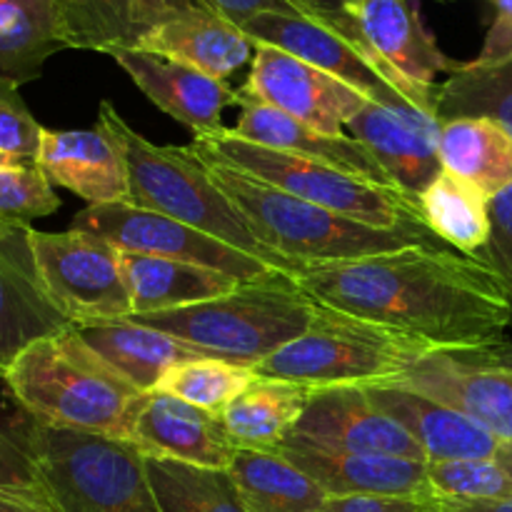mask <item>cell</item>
<instances>
[{"mask_svg":"<svg viewBox=\"0 0 512 512\" xmlns=\"http://www.w3.org/2000/svg\"><path fill=\"white\" fill-rule=\"evenodd\" d=\"M300 293L323 308L393 330L430 350L505 343L512 310L498 273L480 255L415 248L343 263L298 265Z\"/></svg>","mask_w":512,"mask_h":512,"instance_id":"6da1fadb","label":"cell"},{"mask_svg":"<svg viewBox=\"0 0 512 512\" xmlns=\"http://www.w3.org/2000/svg\"><path fill=\"white\" fill-rule=\"evenodd\" d=\"M0 380L20 410L38 423L125 440L148 398L110 368L75 328L35 340Z\"/></svg>","mask_w":512,"mask_h":512,"instance_id":"7a4b0ae2","label":"cell"},{"mask_svg":"<svg viewBox=\"0 0 512 512\" xmlns=\"http://www.w3.org/2000/svg\"><path fill=\"white\" fill-rule=\"evenodd\" d=\"M198 158L208 165L223 193L238 205L255 235L295 268L310 263L360 260L415 245L445 248L443 240L430 228H378L360 223L273 188L215 155L198 153Z\"/></svg>","mask_w":512,"mask_h":512,"instance_id":"3957f363","label":"cell"},{"mask_svg":"<svg viewBox=\"0 0 512 512\" xmlns=\"http://www.w3.org/2000/svg\"><path fill=\"white\" fill-rule=\"evenodd\" d=\"M98 125L115 140L125 160L130 203L198 228L293 278L295 265L280 258L255 235L238 205L223 193L208 165L190 145H155L130 128L123 115L105 100Z\"/></svg>","mask_w":512,"mask_h":512,"instance_id":"277c9868","label":"cell"},{"mask_svg":"<svg viewBox=\"0 0 512 512\" xmlns=\"http://www.w3.org/2000/svg\"><path fill=\"white\" fill-rule=\"evenodd\" d=\"M318 305L300 293L293 278L243 283L233 293L188 308L135 315L133 320L165 330L208 358L255 370L313 325Z\"/></svg>","mask_w":512,"mask_h":512,"instance_id":"5b68a950","label":"cell"},{"mask_svg":"<svg viewBox=\"0 0 512 512\" xmlns=\"http://www.w3.org/2000/svg\"><path fill=\"white\" fill-rule=\"evenodd\" d=\"M10 433L35 460L58 512H163L148 478V455L133 440L53 428L33 418Z\"/></svg>","mask_w":512,"mask_h":512,"instance_id":"8992f818","label":"cell"},{"mask_svg":"<svg viewBox=\"0 0 512 512\" xmlns=\"http://www.w3.org/2000/svg\"><path fill=\"white\" fill-rule=\"evenodd\" d=\"M318 305V303H315ZM428 345L393 330L318 305L313 325L253 370L258 378H278L313 393L330 388L393 385Z\"/></svg>","mask_w":512,"mask_h":512,"instance_id":"52a82bcc","label":"cell"},{"mask_svg":"<svg viewBox=\"0 0 512 512\" xmlns=\"http://www.w3.org/2000/svg\"><path fill=\"white\" fill-rule=\"evenodd\" d=\"M190 148L215 155L273 188L285 190L308 203L323 205L345 218L378 228H428L418 200L405 195L403 190L345 173L318 160L250 143L238 138L230 128L195 135Z\"/></svg>","mask_w":512,"mask_h":512,"instance_id":"ba28073f","label":"cell"},{"mask_svg":"<svg viewBox=\"0 0 512 512\" xmlns=\"http://www.w3.org/2000/svg\"><path fill=\"white\" fill-rule=\"evenodd\" d=\"M35 268L50 300L73 328L133 318L123 253L103 238L65 230H28Z\"/></svg>","mask_w":512,"mask_h":512,"instance_id":"9c48e42d","label":"cell"},{"mask_svg":"<svg viewBox=\"0 0 512 512\" xmlns=\"http://www.w3.org/2000/svg\"><path fill=\"white\" fill-rule=\"evenodd\" d=\"M70 228L103 238L120 253L183 260V263L218 270L240 283H263V280L285 275L283 270L253 258L203 230L190 228V225L155 213V210L140 208L130 200L128 203L85 205L80 213H75Z\"/></svg>","mask_w":512,"mask_h":512,"instance_id":"30bf717a","label":"cell"},{"mask_svg":"<svg viewBox=\"0 0 512 512\" xmlns=\"http://www.w3.org/2000/svg\"><path fill=\"white\" fill-rule=\"evenodd\" d=\"M345 13L365 50L383 65L410 103L435 118V78L450 75L460 63L440 50L418 0H350Z\"/></svg>","mask_w":512,"mask_h":512,"instance_id":"8fae6325","label":"cell"},{"mask_svg":"<svg viewBox=\"0 0 512 512\" xmlns=\"http://www.w3.org/2000/svg\"><path fill=\"white\" fill-rule=\"evenodd\" d=\"M243 33L253 40V45H273L325 70L373 103L388 108H415L408 95L395 85V80L363 45L318 20L305 15L263 13L248 20Z\"/></svg>","mask_w":512,"mask_h":512,"instance_id":"7c38bea8","label":"cell"},{"mask_svg":"<svg viewBox=\"0 0 512 512\" xmlns=\"http://www.w3.org/2000/svg\"><path fill=\"white\" fill-rule=\"evenodd\" d=\"M240 90L330 135H343V128H348L365 103H373L325 70L260 43L255 45L250 75Z\"/></svg>","mask_w":512,"mask_h":512,"instance_id":"4fadbf2b","label":"cell"},{"mask_svg":"<svg viewBox=\"0 0 512 512\" xmlns=\"http://www.w3.org/2000/svg\"><path fill=\"white\" fill-rule=\"evenodd\" d=\"M393 385L458 410L503 443L512 440V370L508 368L483 363L468 353L435 350L415 360Z\"/></svg>","mask_w":512,"mask_h":512,"instance_id":"5bb4252c","label":"cell"},{"mask_svg":"<svg viewBox=\"0 0 512 512\" xmlns=\"http://www.w3.org/2000/svg\"><path fill=\"white\" fill-rule=\"evenodd\" d=\"M290 438L350 453L395 455L428 463L413 438L370 400L365 388H330L310 395Z\"/></svg>","mask_w":512,"mask_h":512,"instance_id":"9a60e30c","label":"cell"},{"mask_svg":"<svg viewBox=\"0 0 512 512\" xmlns=\"http://www.w3.org/2000/svg\"><path fill=\"white\" fill-rule=\"evenodd\" d=\"M353 135L375 160L390 183L418 200L443 173L438 155L440 123L418 108H388L365 103L348 123Z\"/></svg>","mask_w":512,"mask_h":512,"instance_id":"2e32d148","label":"cell"},{"mask_svg":"<svg viewBox=\"0 0 512 512\" xmlns=\"http://www.w3.org/2000/svg\"><path fill=\"white\" fill-rule=\"evenodd\" d=\"M28 230L0 225V378L35 340L73 328L40 280Z\"/></svg>","mask_w":512,"mask_h":512,"instance_id":"e0dca14e","label":"cell"},{"mask_svg":"<svg viewBox=\"0 0 512 512\" xmlns=\"http://www.w3.org/2000/svg\"><path fill=\"white\" fill-rule=\"evenodd\" d=\"M110 58L130 75L150 103L193 130V135L223 130V113L230 105H238V90L230 88L228 80L213 78L180 60L140 48L115 50Z\"/></svg>","mask_w":512,"mask_h":512,"instance_id":"ac0fdd59","label":"cell"},{"mask_svg":"<svg viewBox=\"0 0 512 512\" xmlns=\"http://www.w3.org/2000/svg\"><path fill=\"white\" fill-rule=\"evenodd\" d=\"M280 453L293 460L330 495H395L438 503L428 480V463L395 455L350 453L328 445L285 438Z\"/></svg>","mask_w":512,"mask_h":512,"instance_id":"d6986e66","label":"cell"},{"mask_svg":"<svg viewBox=\"0 0 512 512\" xmlns=\"http://www.w3.org/2000/svg\"><path fill=\"white\" fill-rule=\"evenodd\" d=\"M35 165L53 188L70 190L88 205L130 200L125 160L100 125L85 130L43 128Z\"/></svg>","mask_w":512,"mask_h":512,"instance_id":"ffe728a7","label":"cell"},{"mask_svg":"<svg viewBox=\"0 0 512 512\" xmlns=\"http://www.w3.org/2000/svg\"><path fill=\"white\" fill-rule=\"evenodd\" d=\"M130 440L148 458L228 470L235 445L220 415L163 393H148Z\"/></svg>","mask_w":512,"mask_h":512,"instance_id":"44dd1931","label":"cell"},{"mask_svg":"<svg viewBox=\"0 0 512 512\" xmlns=\"http://www.w3.org/2000/svg\"><path fill=\"white\" fill-rule=\"evenodd\" d=\"M238 108L240 118L233 130L238 138L250 140V143L265 145V148L283 150V153L300 155V158L318 160V163L333 165V168L345 170V173L360 175V178L375 180L395 188L385 170L380 168L378 160L353 138V135H330L323 130H315L300 120L290 118L283 110L253 98V95L238 90Z\"/></svg>","mask_w":512,"mask_h":512,"instance_id":"7402d4cb","label":"cell"},{"mask_svg":"<svg viewBox=\"0 0 512 512\" xmlns=\"http://www.w3.org/2000/svg\"><path fill=\"white\" fill-rule=\"evenodd\" d=\"M365 393L418 443L428 463L495 458L503 443L458 410L403 385H373Z\"/></svg>","mask_w":512,"mask_h":512,"instance_id":"603a6c76","label":"cell"},{"mask_svg":"<svg viewBox=\"0 0 512 512\" xmlns=\"http://www.w3.org/2000/svg\"><path fill=\"white\" fill-rule=\"evenodd\" d=\"M68 48L115 50L140 48L145 38L180 10L200 0H53Z\"/></svg>","mask_w":512,"mask_h":512,"instance_id":"cb8c5ba5","label":"cell"},{"mask_svg":"<svg viewBox=\"0 0 512 512\" xmlns=\"http://www.w3.org/2000/svg\"><path fill=\"white\" fill-rule=\"evenodd\" d=\"M140 50L180 60L213 78L228 80L253 60L255 45L243 28L205 8L203 3H195L160 23L140 43Z\"/></svg>","mask_w":512,"mask_h":512,"instance_id":"d4e9b609","label":"cell"},{"mask_svg":"<svg viewBox=\"0 0 512 512\" xmlns=\"http://www.w3.org/2000/svg\"><path fill=\"white\" fill-rule=\"evenodd\" d=\"M75 330L110 368L118 370L140 393H153L165 373L173 370L175 365L208 358L175 335L150 328L133 318L85 325V328Z\"/></svg>","mask_w":512,"mask_h":512,"instance_id":"484cf974","label":"cell"},{"mask_svg":"<svg viewBox=\"0 0 512 512\" xmlns=\"http://www.w3.org/2000/svg\"><path fill=\"white\" fill-rule=\"evenodd\" d=\"M123 273L133 303V318L205 303L243 285L203 265L138 253H123Z\"/></svg>","mask_w":512,"mask_h":512,"instance_id":"4316f807","label":"cell"},{"mask_svg":"<svg viewBox=\"0 0 512 512\" xmlns=\"http://www.w3.org/2000/svg\"><path fill=\"white\" fill-rule=\"evenodd\" d=\"M440 165L490 200L512 185V133L490 118L440 123Z\"/></svg>","mask_w":512,"mask_h":512,"instance_id":"83f0119b","label":"cell"},{"mask_svg":"<svg viewBox=\"0 0 512 512\" xmlns=\"http://www.w3.org/2000/svg\"><path fill=\"white\" fill-rule=\"evenodd\" d=\"M313 390L278 378H258L220 413L235 448L278 450L300 420Z\"/></svg>","mask_w":512,"mask_h":512,"instance_id":"f1b7e54d","label":"cell"},{"mask_svg":"<svg viewBox=\"0 0 512 512\" xmlns=\"http://www.w3.org/2000/svg\"><path fill=\"white\" fill-rule=\"evenodd\" d=\"M228 473L250 512H318L328 493L280 450H235Z\"/></svg>","mask_w":512,"mask_h":512,"instance_id":"f546056e","label":"cell"},{"mask_svg":"<svg viewBox=\"0 0 512 512\" xmlns=\"http://www.w3.org/2000/svg\"><path fill=\"white\" fill-rule=\"evenodd\" d=\"M63 48L68 45L53 0H0V80L18 88L33 83Z\"/></svg>","mask_w":512,"mask_h":512,"instance_id":"4dcf8cb0","label":"cell"},{"mask_svg":"<svg viewBox=\"0 0 512 512\" xmlns=\"http://www.w3.org/2000/svg\"><path fill=\"white\" fill-rule=\"evenodd\" d=\"M425 225L465 255H480L490 238V198L458 175L443 173L418 198Z\"/></svg>","mask_w":512,"mask_h":512,"instance_id":"1f68e13d","label":"cell"},{"mask_svg":"<svg viewBox=\"0 0 512 512\" xmlns=\"http://www.w3.org/2000/svg\"><path fill=\"white\" fill-rule=\"evenodd\" d=\"M438 123L455 118H490L512 133V58L500 63H460L435 88Z\"/></svg>","mask_w":512,"mask_h":512,"instance_id":"d6a6232c","label":"cell"},{"mask_svg":"<svg viewBox=\"0 0 512 512\" xmlns=\"http://www.w3.org/2000/svg\"><path fill=\"white\" fill-rule=\"evenodd\" d=\"M148 478L163 512H250L228 470L148 458Z\"/></svg>","mask_w":512,"mask_h":512,"instance_id":"836d02e7","label":"cell"},{"mask_svg":"<svg viewBox=\"0 0 512 512\" xmlns=\"http://www.w3.org/2000/svg\"><path fill=\"white\" fill-rule=\"evenodd\" d=\"M253 380L255 373L250 368H240L218 358H198L168 370L153 393L173 395L220 415Z\"/></svg>","mask_w":512,"mask_h":512,"instance_id":"e575fe53","label":"cell"},{"mask_svg":"<svg viewBox=\"0 0 512 512\" xmlns=\"http://www.w3.org/2000/svg\"><path fill=\"white\" fill-rule=\"evenodd\" d=\"M428 480L440 500H512V478L495 458L428 463Z\"/></svg>","mask_w":512,"mask_h":512,"instance_id":"d590c367","label":"cell"},{"mask_svg":"<svg viewBox=\"0 0 512 512\" xmlns=\"http://www.w3.org/2000/svg\"><path fill=\"white\" fill-rule=\"evenodd\" d=\"M58 208V193L35 160L0 165V225H30Z\"/></svg>","mask_w":512,"mask_h":512,"instance_id":"8d00e7d4","label":"cell"},{"mask_svg":"<svg viewBox=\"0 0 512 512\" xmlns=\"http://www.w3.org/2000/svg\"><path fill=\"white\" fill-rule=\"evenodd\" d=\"M43 125L33 118L20 88L0 80V153L15 160H35Z\"/></svg>","mask_w":512,"mask_h":512,"instance_id":"74e56055","label":"cell"},{"mask_svg":"<svg viewBox=\"0 0 512 512\" xmlns=\"http://www.w3.org/2000/svg\"><path fill=\"white\" fill-rule=\"evenodd\" d=\"M0 493L18 495V498L53 508L38 465L30 458L25 445L5 428H0Z\"/></svg>","mask_w":512,"mask_h":512,"instance_id":"f35d334b","label":"cell"},{"mask_svg":"<svg viewBox=\"0 0 512 512\" xmlns=\"http://www.w3.org/2000/svg\"><path fill=\"white\" fill-rule=\"evenodd\" d=\"M480 258L498 273L512 310V185L490 200V238Z\"/></svg>","mask_w":512,"mask_h":512,"instance_id":"ab89813d","label":"cell"},{"mask_svg":"<svg viewBox=\"0 0 512 512\" xmlns=\"http://www.w3.org/2000/svg\"><path fill=\"white\" fill-rule=\"evenodd\" d=\"M318 512H438V503L395 495H330Z\"/></svg>","mask_w":512,"mask_h":512,"instance_id":"60d3db41","label":"cell"},{"mask_svg":"<svg viewBox=\"0 0 512 512\" xmlns=\"http://www.w3.org/2000/svg\"><path fill=\"white\" fill-rule=\"evenodd\" d=\"M205 8L215 10L225 20L243 28L248 20L258 18L263 13H280V15H305L295 0H200Z\"/></svg>","mask_w":512,"mask_h":512,"instance_id":"b9f144b4","label":"cell"},{"mask_svg":"<svg viewBox=\"0 0 512 512\" xmlns=\"http://www.w3.org/2000/svg\"><path fill=\"white\" fill-rule=\"evenodd\" d=\"M493 3V23L485 33L483 48L473 63L488 65L512 58V0H490Z\"/></svg>","mask_w":512,"mask_h":512,"instance_id":"7bdbcfd3","label":"cell"},{"mask_svg":"<svg viewBox=\"0 0 512 512\" xmlns=\"http://www.w3.org/2000/svg\"><path fill=\"white\" fill-rule=\"evenodd\" d=\"M295 3L303 8L305 18L318 20V23L328 25V28H335L338 33L348 35L350 40L360 43L358 33H355L353 20H350L348 13H345V8H348L350 0H295ZM360 45H363V43H360ZM363 48H365V45H363Z\"/></svg>","mask_w":512,"mask_h":512,"instance_id":"ee69618b","label":"cell"},{"mask_svg":"<svg viewBox=\"0 0 512 512\" xmlns=\"http://www.w3.org/2000/svg\"><path fill=\"white\" fill-rule=\"evenodd\" d=\"M438 512H512V500H440Z\"/></svg>","mask_w":512,"mask_h":512,"instance_id":"f6af8a7d","label":"cell"},{"mask_svg":"<svg viewBox=\"0 0 512 512\" xmlns=\"http://www.w3.org/2000/svg\"><path fill=\"white\" fill-rule=\"evenodd\" d=\"M460 353H468L470 358L483 360V363L498 365V368L512 370V340H505V343L493 345V348L485 350H460Z\"/></svg>","mask_w":512,"mask_h":512,"instance_id":"bcb514c9","label":"cell"},{"mask_svg":"<svg viewBox=\"0 0 512 512\" xmlns=\"http://www.w3.org/2000/svg\"><path fill=\"white\" fill-rule=\"evenodd\" d=\"M0 512H58V510L45 508V505L33 503V500L18 498V495L0 493Z\"/></svg>","mask_w":512,"mask_h":512,"instance_id":"7dc6e473","label":"cell"},{"mask_svg":"<svg viewBox=\"0 0 512 512\" xmlns=\"http://www.w3.org/2000/svg\"><path fill=\"white\" fill-rule=\"evenodd\" d=\"M495 460H498L500 468L512 478V440L510 443H500L498 453H495Z\"/></svg>","mask_w":512,"mask_h":512,"instance_id":"c3c4849f","label":"cell"},{"mask_svg":"<svg viewBox=\"0 0 512 512\" xmlns=\"http://www.w3.org/2000/svg\"><path fill=\"white\" fill-rule=\"evenodd\" d=\"M13 163H23V160L8 158V155H3V153H0V165H13Z\"/></svg>","mask_w":512,"mask_h":512,"instance_id":"681fc988","label":"cell"}]
</instances>
